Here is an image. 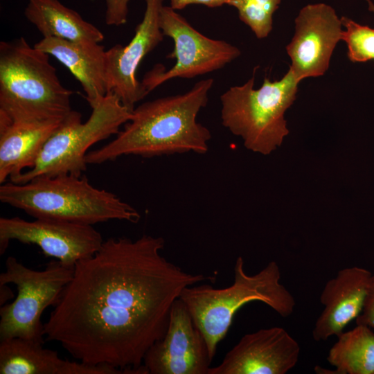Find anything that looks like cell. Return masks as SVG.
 <instances>
[{"label":"cell","instance_id":"d6986e66","mask_svg":"<svg viewBox=\"0 0 374 374\" xmlns=\"http://www.w3.org/2000/svg\"><path fill=\"white\" fill-rule=\"evenodd\" d=\"M24 15L43 37L78 43H100L104 39L97 27L58 0H28Z\"/></svg>","mask_w":374,"mask_h":374},{"label":"cell","instance_id":"7a4b0ae2","mask_svg":"<svg viewBox=\"0 0 374 374\" xmlns=\"http://www.w3.org/2000/svg\"><path fill=\"white\" fill-rule=\"evenodd\" d=\"M213 78L196 82L188 91L143 103L116 136L104 146L88 152L87 164H101L124 155L150 158L195 152L205 154L211 138L197 117L208 100Z\"/></svg>","mask_w":374,"mask_h":374},{"label":"cell","instance_id":"7c38bea8","mask_svg":"<svg viewBox=\"0 0 374 374\" xmlns=\"http://www.w3.org/2000/svg\"><path fill=\"white\" fill-rule=\"evenodd\" d=\"M342 24L335 9L324 3L308 4L295 19V33L286 46L290 69L301 82L323 75L342 36Z\"/></svg>","mask_w":374,"mask_h":374},{"label":"cell","instance_id":"4fadbf2b","mask_svg":"<svg viewBox=\"0 0 374 374\" xmlns=\"http://www.w3.org/2000/svg\"><path fill=\"white\" fill-rule=\"evenodd\" d=\"M142 21L136 26L131 41L125 46L116 44L106 51L109 92L115 94L132 112L135 105L148 94L137 78L143 59L163 39L159 14L163 0H145Z\"/></svg>","mask_w":374,"mask_h":374},{"label":"cell","instance_id":"7402d4cb","mask_svg":"<svg viewBox=\"0 0 374 374\" xmlns=\"http://www.w3.org/2000/svg\"><path fill=\"white\" fill-rule=\"evenodd\" d=\"M341 21L345 28L341 40L347 45L349 60L353 62L374 60V29L346 17H341Z\"/></svg>","mask_w":374,"mask_h":374},{"label":"cell","instance_id":"ac0fdd59","mask_svg":"<svg viewBox=\"0 0 374 374\" xmlns=\"http://www.w3.org/2000/svg\"><path fill=\"white\" fill-rule=\"evenodd\" d=\"M63 121L0 123V183L30 169Z\"/></svg>","mask_w":374,"mask_h":374},{"label":"cell","instance_id":"ba28073f","mask_svg":"<svg viewBox=\"0 0 374 374\" xmlns=\"http://www.w3.org/2000/svg\"><path fill=\"white\" fill-rule=\"evenodd\" d=\"M73 271L56 259L44 270H35L8 257L6 270L0 274V285L15 284L17 295L13 302L1 306L0 340L21 338L44 345L42 313L56 305Z\"/></svg>","mask_w":374,"mask_h":374},{"label":"cell","instance_id":"603a6c76","mask_svg":"<svg viewBox=\"0 0 374 374\" xmlns=\"http://www.w3.org/2000/svg\"><path fill=\"white\" fill-rule=\"evenodd\" d=\"M130 0H105V22L108 26H119L127 23Z\"/></svg>","mask_w":374,"mask_h":374},{"label":"cell","instance_id":"cb8c5ba5","mask_svg":"<svg viewBox=\"0 0 374 374\" xmlns=\"http://www.w3.org/2000/svg\"><path fill=\"white\" fill-rule=\"evenodd\" d=\"M355 320L357 325L374 328V274L371 275L368 283L362 311Z\"/></svg>","mask_w":374,"mask_h":374},{"label":"cell","instance_id":"9a60e30c","mask_svg":"<svg viewBox=\"0 0 374 374\" xmlns=\"http://www.w3.org/2000/svg\"><path fill=\"white\" fill-rule=\"evenodd\" d=\"M371 275L368 269L353 266L339 270L326 283L320 295L324 308L312 330L315 341L337 337L361 314Z\"/></svg>","mask_w":374,"mask_h":374},{"label":"cell","instance_id":"8fae6325","mask_svg":"<svg viewBox=\"0 0 374 374\" xmlns=\"http://www.w3.org/2000/svg\"><path fill=\"white\" fill-rule=\"evenodd\" d=\"M211 362L203 335L178 298L164 336L148 350L143 365L148 374H208Z\"/></svg>","mask_w":374,"mask_h":374},{"label":"cell","instance_id":"277c9868","mask_svg":"<svg viewBox=\"0 0 374 374\" xmlns=\"http://www.w3.org/2000/svg\"><path fill=\"white\" fill-rule=\"evenodd\" d=\"M0 200L34 218L91 225L114 220L136 223L141 217L114 193L96 188L82 176H39L24 184L7 181L0 186Z\"/></svg>","mask_w":374,"mask_h":374},{"label":"cell","instance_id":"2e32d148","mask_svg":"<svg viewBox=\"0 0 374 374\" xmlns=\"http://www.w3.org/2000/svg\"><path fill=\"white\" fill-rule=\"evenodd\" d=\"M0 374H128L125 370L60 358L32 341L12 338L0 343Z\"/></svg>","mask_w":374,"mask_h":374},{"label":"cell","instance_id":"ffe728a7","mask_svg":"<svg viewBox=\"0 0 374 374\" xmlns=\"http://www.w3.org/2000/svg\"><path fill=\"white\" fill-rule=\"evenodd\" d=\"M327 360L335 367L332 373L374 374V332L364 325L342 332Z\"/></svg>","mask_w":374,"mask_h":374},{"label":"cell","instance_id":"5b68a950","mask_svg":"<svg viewBox=\"0 0 374 374\" xmlns=\"http://www.w3.org/2000/svg\"><path fill=\"white\" fill-rule=\"evenodd\" d=\"M244 266L243 258L238 257L233 283L227 287L193 285L185 287L179 296L206 340L211 360L217 344L226 337L235 314L242 306L260 301L283 317H290L294 310L295 299L280 283L276 262H269L253 275L247 274Z\"/></svg>","mask_w":374,"mask_h":374},{"label":"cell","instance_id":"9c48e42d","mask_svg":"<svg viewBox=\"0 0 374 374\" xmlns=\"http://www.w3.org/2000/svg\"><path fill=\"white\" fill-rule=\"evenodd\" d=\"M159 26L163 35L173 41V51L167 57L175 63L168 70L157 64L145 74L142 83L148 93L172 78H193L221 69L241 54L237 46L199 33L170 6L161 7Z\"/></svg>","mask_w":374,"mask_h":374},{"label":"cell","instance_id":"44dd1931","mask_svg":"<svg viewBox=\"0 0 374 374\" xmlns=\"http://www.w3.org/2000/svg\"><path fill=\"white\" fill-rule=\"evenodd\" d=\"M281 0H227L235 8L240 19L248 26L258 39L267 37L273 27V15Z\"/></svg>","mask_w":374,"mask_h":374},{"label":"cell","instance_id":"3957f363","mask_svg":"<svg viewBox=\"0 0 374 374\" xmlns=\"http://www.w3.org/2000/svg\"><path fill=\"white\" fill-rule=\"evenodd\" d=\"M72 94L48 54L22 37L0 42V123L62 121Z\"/></svg>","mask_w":374,"mask_h":374},{"label":"cell","instance_id":"30bf717a","mask_svg":"<svg viewBox=\"0 0 374 374\" xmlns=\"http://www.w3.org/2000/svg\"><path fill=\"white\" fill-rule=\"evenodd\" d=\"M12 240L35 244L46 257L55 258L70 268L93 256L104 241L91 224L56 219L35 218L28 221L18 217H1V255Z\"/></svg>","mask_w":374,"mask_h":374},{"label":"cell","instance_id":"8992f818","mask_svg":"<svg viewBox=\"0 0 374 374\" xmlns=\"http://www.w3.org/2000/svg\"><path fill=\"white\" fill-rule=\"evenodd\" d=\"M256 71L244 84L221 95V119L224 127L243 139L247 149L266 155L289 133L284 114L296 98L300 81L289 69L279 80L265 77L256 89Z\"/></svg>","mask_w":374,"mask_h":374},{"label":"cell","instance_id":"484cf974","mask_svg":"<svg viewBox=\"0 0 374 374\" xmlns=\"http://www.w3.org/2000/svg\"><path fill=\"white\" fill-rule=\"evenodd\" d=\"M365 1H366L367 3H368L369 10L374 12V4H373V3L371 0H365Z\"/></svg>","mask_w":374,"mask_h":374},{"label":"cell","instance_id":"d4e9b609","mask_svg":"<svg viewBox=\"0 0 374 374\" xmlns=\"http://www.w3.org/2000/svg\"><path fill=\"white\" fill-rule=\"evenodd\" d=\"M227 0H170V7L175 10H182L191 4L204 5L208 8H217L226 5Z\"/></svg>","mask_w":374,"mask_h":374},{"label":"cell","instance_id":"e0dca14e","mask_svg":"<svg viewBox=\"0 0 374 374\" xmlns=\"http://www.w3.org/2000/svg\"><path fill=\"white\" fill-rule=\"evenodd\" d=\"M34 46L53 56L79 81L90 107L109 93L107 57L99 43H78L55 37H42Z\"/></svg>","mask_w":374,"mask_h":374},{"label":"cell","instance_id":"52a82bcc","mask_svg":"<svg viewBox=\"0 0 374 374\" xmlns=\"http://www.w3.org/2000/svg\"><path fill=\"white\" fill-rule=\"evenodd\" d=\"M84 123L73 110L45 143L34 166L10 181L24 184L39 176H82L87 170L86 155L95 143L117 134L132 118V111L112 92L91 107Z\"/></svg>","mask_w":374,"mask_h":374},{"label":"cell","instance_id":"5bb4252c","mask_svg":"<svg viewBox=\"0 0 374 374\" xmlns=\"http://www.w3.org/2000/svg\"><path fill=\"white\" fill-rule=\"evenodd\" d=\"M299 344L283 328L244 335L208 374H285L297 364Z\"/></svg>","mask_w":374,"mask_h":374},{"label":"cell","instance_id":"6da1fadb","mask_svg":"<svg viewBox=\"0 0 374 374\" xmlns=\"http://www.w3.org/2000/svg\"><path fill=\"white\" fill-rule=\"evenodd\" d=\"M164 246L148 235L104 240L75 265L44 324L45 339L80 362L148 374L145 355L164 336L173 303L185 287L210 278L168 260Z\"/></svg>","mask_w":374,"mask_h":374}]
</instances>
